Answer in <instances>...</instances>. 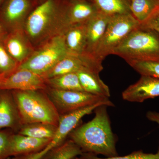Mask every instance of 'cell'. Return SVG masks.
I'll list each match as a JSON object with an SVG mask.
<instances>
[{
	"mask_svg": "<svg viewBox=\"0 0 159 159\" xmlns=\"http://www.w3.org/2000/svg\"><path fill=\"white\" fill-rule=\"evenodd\" d=\"M6 35V32L4 27L0 24V41H3Z\"/></svg>",
	"mask_w": 159,
	"mask_h": 159,
	"instance_id": "30",
	"label": "cell"
},
{
	"mask_svg": "<svg viewBox=\"0 0 159 159\" xmlns=\"http://www.w3.org/2000/svg\"><path fill=\"white\" fill-rule=\"evenodd\" d=\"M57 126L43 123H33L21 125L17 133L39 139H52Z\"/></svg>",
	"mask_w": 159,
	"mask_h": 159,
	"instance_id": "20",
	"label": "cell"
},
{
	"mask_svg": "<svg viewBox=\"0 0 159 159\" xmlns=\"http://www.w3.org/2000/svg\"><path fill=\"white\" fill-rule=\"evenodd\" d=\"M107 107H98L91 121L77 126L69 134V139L79 146L83 152L102 155L107 157L119 156L116 138L112 130Z\"/></svg>",
	"mask_w": 159,
	"mask_h": 159,
	"instance_id": "1",
	"label": "cell"
},
{
	"mask_svg": "<svg viewBox=\"0 0 159 159\" xmlns=\"http://www.w3.org/2000/svg\"><path fill=\"white\" fill-rule=\"evenodd\" d=\"M155 1L158 4H159V0H155Z\"/></svg>",
	"mask_w": 159,
	"mask_h": 159,
	"instance_id": "33",
	"label": "cell"
},
{
	"mask_svg": "<svg viewBox=\"0 0 159 159\" xmlns=\"http://www.w3.org/2000/svg\"><path fill=\"white\" fill-rule=\"evenodd\" d=\"M46 93L60 116L66 115L97 103L115 106L109 98L95 96L85 92L62 90L51 88Z\"/></svg>",
	"mask_w": 159,
	"mask_h": 159,
	"instance_id": "6",
	"label": "cell"
},
{
	"mask_svg": "<svg viewBox=\"0 0 159 159\" xmlns=\"http://www.w3.org/2000/svg\"><path fill=\"white\" fill-rule=\"evenodd\" d=\"M3 79V78L2 77H0V83H1V81H2V80Z\"/></svg>",
	"mask_w": 159,
	"mask_h": 159,
	"instance_id": "31",
	"label": "cell"
},
{
	"mask_svg": "<svg viewBox=\"0 0 159 159\" xmlns=\"http://www.w3.org/2000/svg\"><path fill=\"white\" fill-rule=\"evenodd\" d=\"M69 54L63 32L51 39L41 48L20 64L17 69L29 70L43 77Z\"/></svg>",
	"mask_w": 159,
	"mask_h": 159,
	"instance_id": "4",
	"label": "cell"
},
{
	"mask_svg": "<svg viewBox=\"0 0 159 159\" xmlns=\"http://www.w3.org/2000/svg\"><path fill=\"white\" fill-rule=\"evenodd\" d=\"M47 84L51 88L66 91L84 92L77 73L63 74L46 79Z\"/></svg>",
	"mask_w": 159,
	"mask_h": 159,
	"instance_id": "21",
	"label": "cell"
},
{
	"mask_svg": "<svg viewBox=\"0 0 159 159\" xmlns=\"http://www.w3.org/2000/svg\"><path fill=\"white\" fill-rule=\"evenodd\" d=\"M51 139H39L12 133L9 140L8 157L36 153L48 145Z\"/></svg>",
	"mask_w": 159,
	"mask_h": 159,
	"instance_id": "12",
	"label": "cell"
},
{
	"mask_svg": "<svg viewBox=\"0 0 159 159\" xmlns=\"http://www.w3.org/2000/svg\"><path fill=\"white\" fill-rule=\"evenodd\" d=\"M31 6L30 0H8L2 11L4 21L15 29L29 14Z\"/></svg>",
	"mask_w": 159,
	"mask_h": 159,
	"instance_id": "15",
	"label": "cell"
},
{
	"mask_svg": "<svg viewBox=\"0 0 159 159\" xmlns=\"http://www.w3.org/2000/svg\"><path fill=\"white\" fill-rule=\"evenodd\" d=\"M159 6L155 0H130L131 13L141 24L148 19Z\"/></svg>",
	"mask_w": 159,
	"mask_h": 159,
	"instance_id": "22",
	"label": "cell"
},
{
	"mask_svg": "<svg viewBox=\"0 0 159 159\" xmlns=\"http://www.w3.org/2000/svg\"><path fill=\"white\" fill-rule=\"evenodd\" d=\"M80 159H159V148L155 153H145L142 150L137 151L124 156L99 157L97 155L89 152H83L79 157Z\"/></svg>",
	"mask_w": 159,
	"mask_h": 159,
	"instance_id": "26",
	"label": "cell"
},
{
	"mask_svg": "<svg viewBox=\"0 0 159 159\" xmlns=\"http://www.w3.org/2000/svg\"><path fill=\"white\" fill-rule=\"evenodd\" d=\"M12 132L9 131L0 130V159L8 158L9 140Z\"/></svg>",
	"mask_w": 159,
	"mask_h": 159,
	"instance_id": "27",
	"label": "cell"
},
{
	"mask_svg": "<svg viewBox=\"0 0 159 159\" xmlns=\"http://www.w3.org/2000/svg\"><path fill=\"white\" fill-rule=\"evenodd\" d=\"M146 118L149 121L157 123L159 126V112L154 111H149L146 113Z\"/></svg>",
	"mask_w": 159,
	"mask_h": 159,
	"instance_id": "29",
	"label": "cell"
},
{
	"mask_svg": "<svg viewBox=\"0 0 159 159\" xmlns=\"http://www.w3.org/2000/svg\"><path fill=\"white\" fill-rule=\"evenodd\" d=\"M73 159H80V158L79 157H76L74 158Z\"/></svg>",
	"mask_w": 159,
	"mask_h": 159,
	"instance_id": "32",
	"label": "cell"
},
{
	"mask_svg": "<svg viewBox=\"0 0 159 159\" xmlns=\"http://www.w3.org/2000/svg\"><path fill=\"white\" fill-rule=\"evenodd\" d=\"M64 8L57 0H44L28 16L26 29L29 36L33 39L42 36L55 21L63 16Z\"/></svg>",
	"mask_w": 159,
	"mask_h": 159,
	"instance_id": "7",
	"label": "cell"
},
{
	"mask_svg": "<svg viewBox=\"0 0 159 159\" xmlns=\"http://www.w3.org/2000/svg\"><path fill=\"white\" fill-rule=\"evenodd\" d=\"M46 89V79L42 76L25 69H16L0 83V90L38 91Z\"/></svg>",
	"mask_w": 159,
	"mask_h": 159,
	"instance_id": "9",
	"label": "cell"
},
{
	"mask_svg": "<svg viewBox=\"0 0 159 159\" xmlns=\"http://www.w3.org/2000/svg\"><path fill=\"white\" fill-rule=\"evenodd\" d=\"M126 61L140 75L159 78V60L154 61L129 60Z\"/></svg>",
	"mask_w": 159,
	"mask_h": 159,
	"instance_id": "24",
	"label": "cell"
},
{
	"mask_svg": "<svg viewBox=\"0 0 159 159\" xmlns=\"http://www.w3.org/2000/svg\"><path fill=\"white\" fill-rule=\"evenodd\" d=\"M140 25L131 13L112 16L95 54L96 58L102 61L107 56L112 54L114 50Z\"/></svg>",
	"mask_w": 159,
	"mask_h": 159,
	"instance_id": "5",
	"label": "cell"
},
{
	"mask_svg": "<svg viewBox=\"0 0 159 159\" xmlns=\"http://www.w3.org/2000/svg\"><path fill=\"white\" fill-rule=\"evenodd\" d=\"M99 12L113 16L131 13L130 0H91Z\"/></svg>",
	"mask_w": 159,
	"mask_h": 159,
	"instance_id": "19",
	"label": "cell"
},
{
	"mask_svg": "<svg viewBox=\"0 0 159 159\" xmlns=\"http://www.w3.org/2000/svg\"><path fill=\"white\" fill-rule=\"evenodd\" d=\"M111 17L98 12L87 23V43L84 54L96 57L95 54Z\"/></svg>",
	"mask_w": 159,
	"mask_h": 159,
	"instance_id": "13",
	"label": "cell"
},
{
	"mask_svg": "<svg viewBox=\"0 0 159 159\" xmlns=\"http://www.w3.org/2000/svg\"><path fill=\"white\" fill-rule=\"evenodd\" d=\"M140 25L153 29L159 33V6L148 19Z\"/></svg>",
	"mask_w": 159,
	"mask_h": 159,
	"instance_id": "28",
	"label": "cell"
},
{
	"mask_svg": "<svg viewBox=\"0 0 159 159\" xmlns=\"http://www.w3.org/2000/svg\"><path fill=\"white\" fill-rule=\"evenodd\" d=\"M19 65L6 51L2 41H0V77H7L16 70Z\"/></svg>",
	"mask_w": 159,
	"mask_h": 159,
	"instance_id": "25",
	"label": "cell"
},
{
	"mask_svg": "<svg viewBox=\"0 0 159 159\" xmlns=\"http://www.w3.org/2000/svg\"><path fill=\"white\" fill-rule=\"evenodd\" d=\"M6 159H11V157H9V158H8Z\"/></svg>",
	"mask_w": 159,
	"mask_h": 159,
	"instance_id": "35",
	"label": "cell"
},
{
	"mask_svg": "<svg viewBox=\"0 0 159 159\" xmlns=\"http://www.w3.org/2000/svg\"><path fill=\"white\" fill-rule=\"evenodd\" d=\"M19 116L11 91L0 90V130L5 128L18 130Z\"/></svg>",
	"mask_w": 159,
	"mask_h": 159,
	"instance_id": "14",
	"label": "cell"
},
{
	"mask_svg": "<svg viewBox=\"0 0 159 159\" xmlns=\"http://www.w3.org/2000/svg\"><path fill=\"white\" fill-rule=\"evenodd\" d=\"M64 33L69 54L76 55L84 54L87 43V23L70 26Z\"/></svg>",
	"mask_w": 159,
	"mask_h": 159,
	"instance_id": "16",
	"label": "cell"
},
{
	"mask_svg": "<svg viewBox=\"0 0 159 159\" xmlns=\"http://www.w3.org/2000/svg\"><path fill=\"white\" fill-rule=\"evenodd\" d=\"M21 126L43 123L58 126L60 116L47 93L38 91H11Z\"/></svg>",
	"mask_w": 159,
	"mask_h": 159,
	"instance_id": "2",
	"label": "cell"
},
{
	"mask_svg": "<svg viewBox=\"0 0 159 159\" xmlns=\"http://www.w3.org/2000/svg\"><path fill=\"white\" fill-rule=\"evenodd\" d=\"M98 12L91 0H69L65 5L63 24L65 29L74 25L84 24Z\"/></svg>",
	"mask_w": 159,
	"mask_h": 159,
	"instance_id": "11",
	"label": "cell"
},
{
	"mask_svg": "<svg viewBox=\"0 0 159 159\" xmlns=\"http://www.w3.org/2000/svg\"><path fill=\"white\" fill-rule=\"evenodd\" d=\"M159 97V78L145 75L122 93V99L130 102H142Z\"/></svg>",
	"mask_w": 159,
	"mask_h": 159,
	"instance_id": "10",
	"label": "cell"
},
{
	"mask_svg": "<svg viewBox=\"0 0 159 159\" xmlns=\"http://www.w3.org/2000/svg\"><path fill=\"white\" fill-rule=\"evenodd\" d=\"M101 105H104L102 103H97L60 116L57 130L48 145L39 152L22 156V159H42L49 152L65 142L69 134L77 127L78 123L84 116L90 114L98 107Z\"/></svg>",
	"mask_w": 159,
	"mask_h": 159,
	"instance_id": "8",
	"label": "cell"
},
{
	"mask_svg": "<svg viewBox=\"0 0 159 159\" xmlns=\"http://www.w3.org/2000/svg\"><path fill=\"white\" fill-rule=\"evenodd\" d=\"M112 54L125 61L159 60V33L140 25L114 50Z\"/></svg>",
	"mask_w": 159,
	"mask_h": 159,
	"instance_id": "3",
	"label": "cell"
},
{
	"mask_svg": "<svg viewBox=\"0 0 159 159\" xmlns=\"http://www.w3.org/2000/svg\"><path fill=\"white\" fill-rule=\"evenodd\" d=\"M77 73L86 93L105 98L111 97L109 88L100 79L99 74L88 70H82Z\"/></svg>",
	"mask_w": 159,
	"mask_h": 159,
	"instance_id": "17",
	"label": "cell"
},
{
	"mask_svg": "<svg viewBox=\"0 0 159 159\" xmlns=\"http://www.w3.org/2000/svg\"><path fill=\"white\" fill-rule=\"evenodd\" d=\"M2 42L8 53L19 64L25 60L29 54V49L24 38L15 30L4 38Z\"/></svg>",
	"mask_w": 159,
	"mask_h": 159,
	"instance_id": "18",
	"label": "cell"
},
{
	"mask_svg": "<svg viewBox=\"0 0 159 159\" xmlns=\"http://www.w3.org/2000/svg\"><path fill=\"white\" fill-rule=\"evenodd\" d=\"M3 1V0H0V5H1L2 3V2Z\"/></svg>",
	"mask_w": 159,
	"mask_h": 159,
	"instance_id": "34",
	"label": "cell"
},
{
	"mask_svg": "<svg viewBox=\"0 0 159 159\" xmlns=\"http://www.w3.org/2000/svg\"><path fill=\"white\" fill-rule=\"evenodd\" d=\"M82 153L79 146L69 139L49 152L42 159H73Z\"/></svg>",
	"mask_w": 159,
	"mask_h": 159,
	"instance_id": "23",
	"label": "cell"
}]
</instances>
